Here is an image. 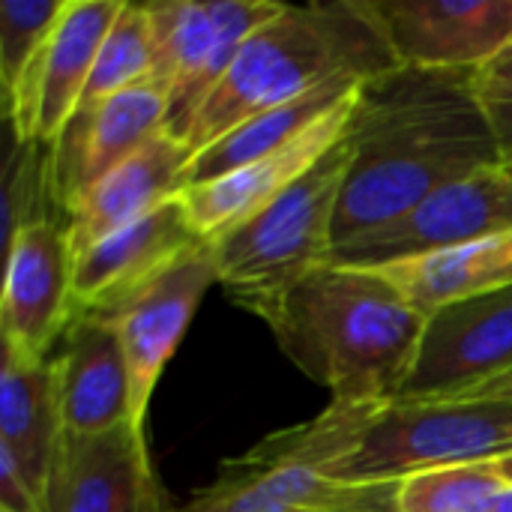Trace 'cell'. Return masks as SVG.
Masks as SVG:
<instances>
[{
    "mask_svg": "<svg viewBox=\"0 0 512 512\" xmlns=\"http://www.w3.org/2000/svg\"><path fill=\"white\" fill-rule=\"evenodd\" d=\"M477 81L480 72L396 66L360 84L348 129L351 165L333 228L336 246L366 237L438 189L498 165Z\"/></svg>",
    "mask_w": 512,
    "mask_h": 512,
    "instance_id": "1",
    "label": "cell"
},
{
    "mask_svg": "<svg viewBox=\"0 0 512 512\" xmlns=\"http://www.w3.org/2000/svg\"><path fill=\"white\" fill-rule=\"evenodd\" d=\"M258 318L288 360L345 405L393 402L426 327L378 270L345 264L312 270Z\"/></svg>",
    "mask_w": 512,
    "mask_h": 512,
    "instance_id": "2",
    "label": "cell"
},
{
    "mask_svg": "<svg viewBox=\"0 0 512 512\" xmlns=\"http://www.w3.org/2000/svg\"><path fill=\"white\" fill-rule=\"evenodd\" d=\"M339 483H402L414 474L512 456V402L426 399L330 408L264 441Z\"/></svg>",
    "mask_w": 512,
    "mask_h": 512,
    "instance_id": "3",
    "label": "cell"
},
{
    "mask_svg": "<svg viewBox=\"0 0 512 512\" xmlns=\"http://www.w3.org/2000/svg\"><path fill=\"white\" fill-rule=\"evenodd\" d=\"M396 66L363 0L285 6L246 39L228 75L201 108L186 144L198 153L243 120L294 102L336 78L369 81Z\"/></svg>",
    "mask_w": 512,
    "mask_h": 512,
    "instance_id": "4",
    "label": "cell"
},
{
    "mask_svg": "<svg viewBox=\"0 0 512 512\" xmlns=\"http://www.w3.org/2000/svg\"><path fill=\"white\" fill-rule=\"evenodd\" d=\"M351 165L348 135L267 207L213 237L219 285L252 315H261L303 276L333 255V228Z\"/></svg>",
    "mask_w": 512,
    "mask_h": 512,
    "instance_id": "5",
    "label": "cell"
},
{
    "mask_svg": "<svg viewBox=\"0 0 512 512\" xmlns=\"http://www.w3.org/2000/svg\"><path fill=\"white\" fill-rule=\"evenodd\" d=\"M282 9L285 3L273 0L147 3L156 45L153 81L168 90V135L189 141L201 108L228 75L246 39Z\"/></svg>",
    "mask_w": 512,
    "mask_h": 512,
    "instance_id": "6",
    "label": "cell"
},
{
    "mask_svg": "<svg viewBox=\"0 0 512 512\" xmlns=\"http://www.w3.org/2000/svg\"><path fill=\"white\" fill-rule=\"evenodd\" d=\"M507 372H512V285L432 312L393 402L465 399Z\"/></svg>",
    "mask_w": 512,
    "mask_h": 512,
    "instance_id": "7",
    "label": "cell"
},
{
    "mask_svg": "<svg viewBox=\"0 0 512 512\" xmlns=\"http://www.w3.org/2000/svg\"><path fill=\"white\" fill-rule=\"evenodd\" d=\"M501 234H512V174L495 165L438 189L402 219L336 246L327 264L384 267Z\"/></svg>",
    "mask_w": 512,
    "mask_h": 512,
    "instance_id": "8",
    "label": "cell"
},
{
    "mask_svg": "<svg viewBox=\"0 0 512 512\" xmlns=\"http://www.w3.org/2000/svg\"><path fill=\"white\" fill-rule=\"evenodd\" d=\"M399 66L483 72L512 42V0H363Z\"/></svg>",
    "mask_w": 512,
    "mask_h": 512,
    "instance_id": "9",
    "label": "cell"
},
{
    "mask_svg": "<svg viewBox=\"0 0 512 512\" xmlns=\"http://www.w3.org/2000/svg\"><path fill=\"white\" fill-rule=\"evenodd\" d=\"M75 249L66 219H36L6 249L0 303L3 354L45 360L75 315Z\"/></svg>",
    "mask_w": 512,
    "mask_h": 512,
    "instance_id": "10",
    "label": "cell"
},
{
    "mask_svg": "<svg viewBox=\"0 0 512 512\" xmlns=\"http://www.w3.org/2000/svg\"><path fill=\"white\" fill-rule=\"evenodd\" d=\"M219 282L213 243L204 240L180 261H174L153 282L129 294L105 315L120 336L129 375H132V423L144 429L153 390L186 336V327L201 306L204 294ZM87 312V309H84Z\"/></svg>",
    "mask_w": 512,
    "mask_h": 512,
    "instance_id": "11",
    "label": "cell"
},
{
    "mask_svg": "<svg viewBox=\"0 0 512 512\" xmlns=\"http://www.w3.org/2000/svg\"><path fill=\"white\" fill-rule=\"evenodd\" d=\"M168 90L141 81L96 105H81L51 141V192L63 219L114 168L165 132Z\"/></svg>",
    "mask_w": 512,
    "mask_h": 512,
    "instance_id": "12",
    "label": "cell"
},
{
    "mask_svg": "<svg viewBox=\"0 0 512 512\" xmlns=\"http://www.w3.org/2000/svg\"><path fill=\"white\" fill-rule=\"evenodd\" d=\"M399 483H339L258 444L177 512H399Z\"/></svg>",
    "mask_w": 512,
    "mask_h": 512,
    "instance_id": "13",
    "label": "cell"
},
{
    "mask_svg": "<svg viewBox=\"0 0 512 512\" xmlns=\"http://www.w3.org/2000/svg\"><path fill=\"white\" fill-rule=\"evenodd\" d=\"M126 0H69L60 24L33 66L6 99L18 141L51 144L69 123L87 90L99 48Z\"/></svg>",
    "mask_w": 512,
    "mask_h": 512,
    "instance_id": "14",
    "label": "cell"
},
{
    "mask_svg": "<svg viewBox=\"0 0 512 512\" xmlns=\"http://www.w3.org/2000/svg\"><path fill=\"white\" fill-rule=\"evenodd\" d=\"M45 512H165L144 429L123 423L99 435L63 432L42 495Z\"/></svg>",
    "mask_w": 512,
    "mask_h": 512,
    "instance_id": "15",
    "label": "cell"
},
{
    "mask_svg": "<svg viewBox=\"0 0 512 512\" xmlns=\"http://www.w3.org/2000/svg\"><path fill=\"white\" fill-rule=\"evenodd\" d=\"M204 240L207 237L195 228L183 198L177 195L75 255V312L114 309Z\"/></svg>",
    "mask_w": 512,
    "mask_h": 512,
    "instance_id": "16",
    "label": "cell"
},
{
    "mask_svg": "<svg viewBox=\"0 0 512 512\" xmlns=\"http://www.w3.org/2000/svg\"><path fill=\"white\" fill-rule=\"evenodd\" d=\"M360 90L345 99L336 111H330L321 123H315L306 135L297 141L192 189H183V204L195 222V228L213 240L225 234L228 228L240 225L261 207H267L273 198H279L288 186H294L315 162H321L351 129V117L357 108Z\"/></svg>",
    "mask_w": 512,
    "mask_h": 512,
    "instance_id": "17",
    "label": "cell"
},
{
    "mask_svg": "<svg viewBox=\"0 0 512 512\" xmlns=\"http://www.w3.org/2000/svg\"><path fill=\"white\" fill-rule=\"evenodd\" d=\"M54 363L66 432L99 435L132 423V375L117 327L105 315L78 309Z\"/></svg>",
    "mask_w": 512,
    "mask_h": 512,
    "instance_id": "18",
    "label": "cell"
},
{
    "mask_svg": "<svg viewBox=\"0 0 512 512\" xmlns=\"http://www.w3.org/2000/svg\"><path fill=\"white\" fill-rule=\"evenodd\" d=\"M192 156L186 141L162 132L102 177L66 216V234L75 255L183 195Z\"/></svg>",
    "mask_w": 512,
    "mask_h": 512,
    "instance_id": "19",
    "label": "cell"
},
{
    "mask_svg": "<svg viewBox=\"0 0 512 512\" xmlns=\"http://www.w3.org/2000/svg\"><path fill=\"white\" fill-rule=\"evenodd\" d=\"M63 414L57 390V363L18 360L3 354L0 381V459H6L21 483L39 498L45 495L51 465L63 441Z\"/></svg>",
    "mask_w": 512,
    "mask_h": 512,
    "instance_id": "20",
    "label": "cell"
},
{
    "mask_svg": "<svg viewBox=\"0 0 512 512\" xmlns=\"http://www.w3.org/2000/svg\"><path fill=\"white\" fill-rule=\"evenodd\" d=\"M378 270L420 315L512 285V234L402 258Z\"/></svg>",
    "mask_w": 512,
    "mask_h": 512,
    "instance_id": "21",
    "label": "cell"
},
{
    "mask_svg": "<svg viewBox=\"0 0 512 512\" xmlns=\"http://www.w3.org/2000/svg\"><path fill=\"white\" fill-rule=\"evenodd\" d=\"M360 84L363 81H357V78H336L294 102L276 105L270 111H261V114L243 120L240 126H234L231 132H225L222 138H216L213 144H207L204 150H198L192 156L189 171H186V189L219 180V177L297 141L315 123H321L330 111H336L345 99H351L360 90Z\"/></svg>",
    "mask_w": 512,
    "mask_h": 512,
    "instance_id": "22",
    "label": "cell"
},
{
    "mask_svg": "<svg viewBox=\"0 0 512 512\" xmlns=\"http://www.w3.org/2000/svg\"><path fill=\"white\" fill-rule=\"evenodd\" d=\"M153 69H156V45H153V24H150L147 3H123L120 15L114 18L99 48L81 105H96L126 87L150 81Z\"/></svg>",
    "mask_w": 512,
    "mask_h": 512,
    "instance_id": "23",
    "label": "cell"
},
{
    "mask_svg": "<svg viewBox=\"0 0 512 512\" xmlns=\"http://www.w3.org/2000/svg\"><path fill=\"white\" fill-rule=\"evenodd\" d=\"M512 486L495 462L438 468L399 483V512H495Z\"/></svg>",
    "mask_w": 512,
    "mask_h": 512,
    "instance_id": "24",
    "label": "cell"
},
{
    "mask_svg": "<svg viewBox=\"0 0 512 512\" xmlns=\"http://www.w3.org/2000/svg\"><path fill=\"white\" fill-rule=\"evenodd\" d=\"M48 201L57 207L51 192V144L18 141L3 168V246L9 249L21 228L36 219H48Z\"/></svg>",
    "mask_w": 512,
    "mask_h": 512,
    "instance_id": "25",
    "label": "cell"
},
{
    "mask_svg": "<svg viewBox=\"0 0 512 512\" xmlns=\"http://www.w3.org/2000/svg\"><path fill=\"white\" fill-rule=\"evenodd\" d=\"M69 0H3L0 3V84L9 99L48 45Z\"/></svg>",
    "mask_w": 512,
    "mask_h": 512,
    "instance_id": "26",
    "label": "cell"
},
{
    "mask_svg": "<svg viewBox=\"0 0 512 512\" xmlns=\"http://www.w3.org/2000/svg\"><path fill=\"white\" fill-rule=\"evenodd\" d=\"M477 90H480V102L486 108L492 135H495L498 165L507 174H512V81L492 78V75L480 72Z\"/></svg>",
    "mask_w": 512,
    "mask_h": 512,
    "instance_id": "27",
    "label": "cell"
},
{
    "mask_svg": "<svg viewBox=\"0 0 512 512\" xmlns=\"http://www.w3.org/2000/svg\"><path fill=\"white\" fill-rule=\"evenodd\" d=\"M0 510L3 512H45L39 498L21 483L15 468L0 459Z\"/></svg>",
    "mask_w": 512,
    "mask_h": 512,
    "instance_id": "28",
    "label": "cell"
},
{
    "mask_svg": "<svg viewBox=\"0 0 512 512\" xmlns=\"http://www.w3.org/2000/svg\"><path fill=\"white\" fill-rule=\"evenodd\" d=\"M465 399H507V402H512V372L501 375L498 381L486 384L483 390H477V393H471Z\"/></svg>",
    "mask_w": 512,
    "mask_h": 512,
    "instance_id": "29",
    "label": "cell"
},
{
    "mask_svg": "<svg viewBox=\"0 0 512 512\" xmlns=\"http://www.w3.org/2000/svg\"><path fill=\"white\" fill-rule=\"evenodd\" d=\"M486 75H492V78H504V81H512V42L498 54V60L489 66V69H483Z\"/></svg>",
    "mask_w": 512,
    "mask_h": 512,
    "instance_id": "30",
    "label": "cell"
},
{
    "mask_svg": "<svg viewBox=\"0 0 512 512\" xmlns=\"http://www.w3.org/2000/svg\"><path fill=\"white\" fill-rule=\"evenodd\" d=\"M495 465H498L501 477H504V480H507V483L512 486V456H504V459H498Z\"/></svg>",
    "mask_w": 512,
    "mask_h": 512,
    "instance_id": "31",
    "label": "cell"
},
{
    "mask_svg": "<svg viewBox=\"0 0 512 512\" xmlns=\"http://www.w3.org/2000/svg\"><path fill=\"white\" fill-rule=\"evenodd\" d=\"M0 512H3V510H0Z\"/></svg>",
    "mask_w": 512,
    "mask_h": 512,
    "instance_id": "32",
    "label": "cell"
}]
</instances>
